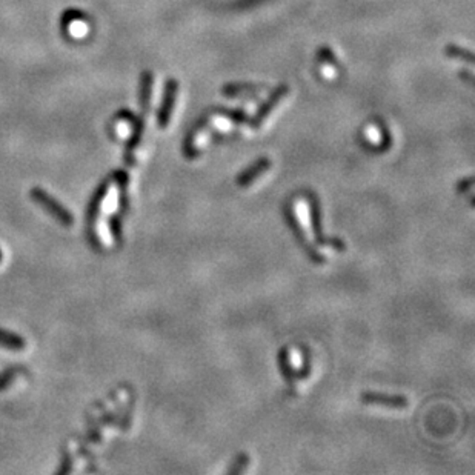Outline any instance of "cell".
Instances as JSON below:
<instances>
[{"mask_svg":"<svg viewBox=\"0 0 475 475\" xmlns=\"http://www.w3.org/2000/svg\"><path fill=\"white\" fill-rule=\"evenodd\" d=\"M89 17L88 14L80 11L77 8H68L62 13V16H60V29H62V33L66 34L68 33V28H70L74 22H88Z\"/></svg>","mask_w":475,"mask_h":475,"instance_id":"9c48e42d","label":"cell"},{"mask_svg":"<svg viewBox=\"0 0 475 475\" xmlns=\"http://www.w3.org/2000/svg\"><path fill=\"white\" fill-rule=\"evenodd\" d=\"M446 52L451 56V57H455V59H463V60H467V62L472 63L474 62V57H472V52L469 51H466L463 48H458V47H454V45H449V47L446 48Z\"/></svg>","mask_w":475,"mask_h":475,"instance_id":"7c38bea8","label":"cell"},{"mask_svg":"<svg viewBox=\"0 0 475 475\" xmlns=\"http://www.w3.org/2000/svg\"><path fill=\"white\" fill-rule=\"evenodd\" d=\"M29 195L37 202V205L42 206L45 211H48L60 225L71 226L74 223V216L71 211H68L62 203L57 202L54 197H51V195L45 190H42V188H33V190L29 191Z\"/></svg>","mask_w":475,"mask_h":475,"instance_id":"7a4b0ae2","label":"cell"},{"mask_svg":"<svg viewBox=\"0 0 475 475\" xmlns=\"http://www.w3.org/2000/svg\"><path fill=\"white\" fill-rule=\"evenodd\" d=\"M20 372H25V369L22 366H10L3 369V371L0 372V392L8 388Z\"/></svg>","mask_w":475,"mask_h":475,"instance_id":"8fae6325","label":"cell"},{"mask_svg":"<svg viewBox=\"0 0 475 475\" xmlns=\"http://www.w3.org/2000/svg\"><path fill=\"white\" fill-rule=\"evenodd\" d=\"M286 93H288V86H280L277 89V91L273 93V96L269 97L268 103L263 105V107L259 110L257 116L254 117L252 128H259L263 123V120H265L271 114V112H273V110L276 108V105L280 103V100L286 96Z\"/></svg>","mask_w":475,"mask_h":475,"instance_id":"8992f818","label":"cell"},{"mask_svg":"<svg viewBox=\"0 0 475 475\" xmlns=\"http://www.w3.org/2000/svg\"><path fill=\"white\" fill-rule=\"evenodd\" d=\"M0 346L5 349H13V351H20L27 346V342L24 337H20L19 334H14L11 331L0 329Z\"/></svg>","mask_w":475,"mask_h":475,"instance_id":"30bf717a","label":"cell"},{"mask_svg":"<svg viewBox=\"0 0 475 475\" xmlns=\"http://www.w3.org/2000/svg\"><path fill=\"white\" fill-rule=\"evenodd\" d=\"M151 91H153V73L143 71L140 74V86H139V102H140L143 116H146L149 111Z\"/></svg>","mask_w":475,"mask_h":475,"instance_id":"52a82bcc","label":"cell"},{"mask_svg":"<svg viewBox=\"0 0 475 475\" xmlns=\"http://www.w3.org/2000/svg\"><path fill=\"white\" fill-rule=\"evenodd\" d=\"M0 259H2V252H0Z\"/></svg>","mask_w":475,"mask_h":475,"instance_id":"4fadbf2b","label":"cell"},{"mask_svg":"<svg viewBox=\"0 0 475 475\" xmlns=\"http://www.w3.org/2000/svg\"><path fill=\"white\" fill-rule=\"evenodd\" d=\"M177 89H179V85H177L176 79L167 80V85H165V94H163L162 107H160V110H158V114H157V122H158V126H160V128H167L168 123H169L172 110H174Z\"/></svg>","mask_w":475,"mask_h":475,"instance_id":"3957f363","label":"cell"},{"mask_svg":"<svg viewBox=\"0 0 475 475\" xmlns=\"http://www.w3.org/2000/svg\"><path fill=\"white\" fill-rule=\"evenodd\" d=\"M271 167V162L268 160V158H260V160L252 165V167L245 171L243 174H240L237 177V185L239 186H248V185H251L255 179L260 177L263 172L268 171Z\"/></svg>","mask_w":475,"mask_h":475,"instance_id":"ba28073f","label":"cell"},{"mask_svg":"<svg viewBox=\"0 0 475 475\" xmlns=\"http://www.w3.org/2000/svg\"><path fill=\"white\" fill-rule=\"evenodd\" d=\"M111 183H112V177H108V179H105L99 186H97V190L94 191L91 200H89V205L86 209V234H88L89 243H91L93 248H100V240L96 234V220H97V216H99L102 202L105 197H107Z\"/></svg>","mask_w":475,"mask_h":475,"instance_id":"6da1fadb","label":"cell"},{"mask_svg":"<svg viewBox=\"0 0 475 475\" xmlns=\"http://www.w3.org/2000/svg\"><path fill=\"white\" fill-rule=\"evenodd\" d=\"M361 400H363V403H366V405H379V406H384V408L402 409V408H406V406H408V400H406L405 397L372 394V392L363 394Z\"/></svg>","mask_w":475,"mask_h":475,"instance_id":"277c9868","label":"cell"},{"mask_svg":"<svg viewBox=\"0 0 475 475\" xmlns=\"http://www.w3.org/2000/svg\"><path fill=\"white\" fill-rule=\"evenodd\" d=\"M131 123H133V134L125 148L126 165H134V151L139 146V143L142 140L143 130H145V117H135Z\"/></svg>","mask_w":475,"mask_h":475,"instance_id":"5b68a950","label":"cell"}]
</instances>
